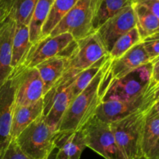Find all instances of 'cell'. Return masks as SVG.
Masks as SVG:
<instances>
[{
  "label": "cell",
  "mask_w": 159,
  "mask_h": 159,
  "mask_svg": "<svg viewBox=\"0 0 159 159\" xmlns=\"http://www.w3.org/2000/svg\"><path fill=\"white\" fill-rule=\"evenodd\" d=\"M111 59L102 65L97 74L81 93L72 98L59 124L57 131H75L81 129L96 115L104 94L111 82L110 65Z\"/></svg>",
  "instance_id": "cell-1"
},
{
  "label": "cell",
  "mask_w": 159,
  "mask_h": 159,
  "mask_svg": "<svg viewBox=\"0 0 159 159\" xmlns=\"http://www.w3.org/2000/svg\"><path fill=\"white\" fill-rule=\"evenodd\" d=\"M108 55V51L96 31L84 38L76 41L75 46L67 57L63 73L43 97L51 96L71 86L82 72Z\"/></svg>",
  "instance_id": "cell-2"
},
{
  "label": "cell",
  "mask_w": 159,
  "mask_h": 159,
  "mask_svg": "<svg viewBox=\"0 0 159 159\" xmlns=\"http://www.w3.org/2000/svg\"><path fill=\"white\" fill-rule=\"evenodd\" d=\"M153 103L154 99L150 100L133 113L110 123L116 143L127 159H134L143 154V129L147 114Z\"/></svg>",
  "instance_id": "cell-3"
},
{
  "label": "cell",
  "mask_w": 159,
  "mask_h": 159,
  "mask_svg": "<svg viewBox=\"0 0 159 159\" xmlns=\"http://www.w3.org/2000/svg\"><path fill=\"white\" fill-rule=\"evenodd\" d=\"M57 133V130L45 123L42 115L25 128L15 140L31 159H43L54 149Z\"/></svg>",
  "instance_id": "cell-4"
},
{
  "label": "cell",
  "mask_w": 159,
  "mask_h": 159,
  "mask_svg": "<svg viewBox=\"0 0 159 159\" xmlns=\"http://www.w3.org/2000/svg\"><path fill=\"white\" fill-rule=\"evenodd\" d=\"M96 1L78 0L50 35L56 36L63 33H70L75 40L78 41L96 32L93 26Z\"/></svg>",
  "instance_id": "cell-5"
},
{
  "label": "cell",
  "mask_w": 159,
  "mask_h": 159,
  "mask_svg": "<svg viewBox=\"0 0 159 159\" xmlns=\"http://www.w3.org/2000/svg\"><path fill=\"white\" fill-rule=\"evenodd\" d=\"M82 129L87 147L105 159H127L116 143L110 123L93 116Z\"/></svg>",
  "instance_id": "cell-6"
},
{
  "label": "cell",
  "mask_w": 159,
  "mask_h": 159,
  "mask_svg": "<svg viewBox=\"0 0 159 159\" xmlns=\"http://www.w3.org/2000/svg\"><path fill=\"white\" fill-rule=\"evenodd\" d=\"M9 79L14 88V104L26 105L43 98L44 85L36 67L19 65L12 70Z\"/></svg>",
  "instance_id": "cell-7"
},
{
  "label": "cell",
  "mask_w": 159,
  "mask_h": 159,
  "mask_svg": "<svg viewBox=\"0 0 159 159\" xmlns=\"http://www.w3.org/2000/svg\"><path fill=\"white\" fill-rule=\"evenodd\" d=\"M76 45V41L70 33L56 36L48 35L32 44L22 65L35 67L43 61L57 55L68 57Z\"/></svg>",
  "instance_id": "cell-8"
},
{
  "label": "cell",
  "mask_w": 159,
  "mask_h": 159,
  "mask_svg": "<svg viewBox=\"0 0 159 159\" xmlns=\"http://www.w3.org/2000/svg\"><path fill=\"white\" fill-rule=\"evenodd\" d=\"M150 76L151 63H148L121 79L111 80L102 101H128L140 96L148 89Z\"/></svg>",
  "instance_id": "cell-9"
},
{
  "label": "cell",
  "mask_w": 159,
  "mask_h": 159,
  "mask_svg": "<svg viewBox=\"0 0 159 159\" xmlns=\"http://www.w3.org/2000/svg\"><path fill=\"white\" fill-rule=\"evenodd\" d=\"M134 27H137V18L132 4L107 20L96 32L109 53L121 36Z\"/></svg>",
  "instance_id": "cell-10"
},
{
  "label": "cell",
  "mask_w": 159,
  "mask_h": 159,
  "mask_svg": "<svg viewBox=\"0 0 159 159\" xmlns=\"http://www.w3.org/2000/svg\"><path fill=\"white\" fill-rule=\"evenodd\" d=\"M152 99H154V92L148 85V89L142 94L134 99L128 101H102L98 107L95 116L106 123H113L133 113Z\"/></svg>",
  "instance_id": "cell-11"
},
{
  "label": "cell",
  "mask_w": 159,
  "mask_h": 159,
  "mask_svg": "<svg viewBox=\"0 0 159 159\" xmlns=\"http://www.w3.org/2000/svg\"><path fill=\"white\" fill-rule=\"evenodd\" d=\"M151 59L141 41L126 51L118 59L111 60L110 75L112 80L124 77L140 67L150 63Z\"/></svg>",
  "instance_id": "cell-12"
},
{
  "label": "cell",
  "mask_w": 159,
  "mask_h": 159,
  "mask_svg": "<svg viewBox=\"0 0 159 159\" xmlns=\"http://www.w3.org/2000/svg\"><path fill=\"white\" fill-rule=\"evenodd\" d=\"M16 22L0 11V87L9 79L12 72V41Z\"/></svg>",
  "instance_id": "cell-13"
},
{
  "label": "cell",
  "mask_w": 159,
  "mask_h": 159,
  "mask_svg": "<svg viewBox=\"0 0 159 159\" xmlns=\"http://www.w3.org/2000/svg\"><path fill=\"white\" fill-rule=\"evenodd\" d=\"M72 98L71 86L51 96L43 97V116L45 123L57 131L61 120Z\"/></svg>",
  "instance_id": "cell-14"
},
{
  "label": "cell",
  "mask_w": 159,
  "mask_h": 159,
  "mask_svg": "<svg viewBox=\"0 0 159 159\" xmlns=\"http://www.w3.org/2000/svg\"><path fill=\"white\" fill-rule=\"evenodd\" d=\"M14 103V88L10 79L0 87V151L12 141L11 124Z\"/></svg>",
  "instance_id": "cell-15"
},
{
  "label": "cell",
  "mask_w": 159,
  "mask_h": 159,
  "mask_svg": "<svg viewBox=\"0 0 159 159\" xmlns=\"http://www.w3.org/2000/svg\"><path fill=\"white\" fill-rule=\"evenodd\" d=\"M54 147L62 159H80L87 147L82 128L75 131H57Z\"/></svg>",
  "instance_id": "cell-16"
},
{
  "label": "cell",
  "mask_w": 159,
  "mask_h": 159,
  "mask_svg": "<svg viewBox=\"0 0 159 159\" xmlns=\"http://www.w3.org/2000/svg\"><path fill=\"white\" fill-rule=\"evenodd\" d=\"M43 100L26 105H19L13 103L11 124V137L15 140L20 132L31 123L43 115Z\"/></svg>",
  "instance_id": "cell-17"
},
{
  "label": "cell",
  "mask_w": 159,
  "mask_h": 159,
  "mask_svg": "<svg viewBox=\"0 0 159 159\" xmlns=\"http://www.w3.org/2000/svg\"><path fill=\"white\" fill-rule=\"evenodd\" d=\"M37 0H1L0 11L16 23L29 25Z\"/></svg>",
  "instance_id": "cell-18"
},
{
  "label": "cell",
  "mask_w": 159,
  "mask_h": 159,
  "mask_svg": "<svg viewBox=\"0 0 159 159\" xmlns=\"http://www.w3.org/2000/svg\"><path fill=\"white\" fill-rule=\"evenodd\" d=\"M66 59L65 56L57 55L46 59L35 66L43 82L44 94L51 90L62 75Z\"/></svg>",
  "instance_id": "cell-19"
},
{
  "label": "cell",
  "mask_w": 159,
  "mask_h": 159,
  "mask_svg": "<svg viewBox=\"0 0 159 159\" xmlns=\"http://www.w3.org/2000/svg\"><path fill=\"white\" fill-rule=\"evenodd\" d=\"M31 45L32 43L30 41L29 26L27 25L16 23L11 61L12 70L23 63Z\"/></svg>",
  "instance_id": "cell-20"
},
{
  "label": "cell",
  "mask_w": 159,
  "mask_h": 159,
  "mask_svg": "<svg viewBox=\"0 0 159 159\" xmlns=\"http://www.w3.org/2000/svg\"><path fill=\"white\" fill-rule=\"evenodd\" d=\"M134 2V0H96L93 20L94 31H97L107 20Z\"/></svg>",
  "instance_id": "cell-21"
},
{
  "label": "cell",
  "mask_w": 159,
  "mask_h": 159,
  "mask_svg": "<svg viewBox=\"0 0 159 159\" xmlns=\"http://www.w3.org/2000/svg\"><path fill=\"white\" fill-rule=\"evenodd\" d=\"M54 2V0H37L28 25L30 41L32 44L41 38L42 27Z\"/></svg>",
  "instance_id": "cell-22"
},
{
  "label": "cell",
  "mask_w": 159,
  "mask_h": 159,
  "mask_svg": "<svg viewBox=\"0 0 159 159\" xmlns=\"http://www.w3.org/2000/svg\"><path fill=\"white\" fill-rule=\"evenodd\" d=\"M133 7L137 18V28L141 40H144L159 31V20L144 6L134 2Z\"/></svg>",
  "instance_id": "cell-23"
},
{
  "label": "cell",
  "mask_w": 159,
  "mask_h": 159,
  "mask_svg": "<svg viewBox=\"0 0 159 159\" xmlns=\"http://www.w3.org/2000/svg\"><path fill=\"white\" fill-rule=\"evenodd\" d=\"M159 138V115L153 108L149 109L144 122L141 138V151L148 156Z\"/></svg>",
  "instance_id": "cell-24"
},
{
  "label": "cell",
  "mask_w": 159,
  "mask_h": 159,
  "mask_svg": "<svg viewBox=\"0 0 159 159\" xmlns=\"http://www.w3.org/2000/svg\"><path fill=\"white\" fill-rule=\"evenodd\" d=\"M78 0H54L44 24L42 27L41 38L50 35L51 31L62 20Z\"/></svg>",
  "instance_id": "cell-25"
},
{
  "label": "cell",
  "mask_w": 159,
  "mask_h": 159,
  "mask_svg": "<svg viewBox=\"0 0 159 159\" xmlns=\"http://www.w3.org/2000/svg\"><path fill=\"white\" fill-rule=\"evenodd\" d=\"M141 41H142V40L138 32V28H133L125 34L121 36L116 41L112 49L109 52V57L111 60L118 59L122 56L126 51H128L130 48Z\"/></svg>",
  "instance_id": "cell-26"
},
{
  "label": "cell",
  "mask_w": 159,
  "mask_h": 159,
  "mask_svg": "<svg viewBox=\"0 0 159 159\" xmlns=\"http://www.w3.org/2000/svg\"><path fill=\"white\" fill-rule=\"evenodd\" d=\"M108 59L109 55L103 58L102 59H101L99 62H98L97 63L95 64L94 65L91 66L90 68L84 70L83 72H82V73L75 78V81L71 85L73 98L75 97L76 95L79 94V93H81V92L89 85V84L92 81V80L96 76V75L97 74L98 72L99 71V70L102 68V65L106 63V62H107Z\"/></svg>",
  "instance_id": "cell-27"
},
{
  "label": "cell",
  "mask_w": 159,
  "mask_h": 159,
  "mask_svg": "<svg viewBox=\"0 0 159 159\" xmlns=\"http://www.w3.org/2000/svg\"><path fill=\"white\" fill-rule=\"evenodd\" d=\"M0 159H31L20 148L15 140H12L5 149L0 151Z\"/></svg>",
  "instance_id": "cell-28"
},
{
  "label": "cell",
  "mask_w": 159,
  "mask_h": 159,
  "mask_svg": "<svg viewBox=\"0 0 159 159\" xmlns=\"http://www.w3.org/2000/svg\"><path fill=\"white\" fill-rule=\"evenodd\" d=\"M142 42L151 62L159 57V39H144Z\"/></svg>",
  "instance_id": "cell-29"
},
{
  "label": "cell",
  "mask_w": 159,
  "mask_h": 159,
  "mask_svg": "<svg viewBox=\"0 0 159 159\" xmlns=\"http://www.w3.org/2000/svg\"><path fill=\"white\" fill-rule=\"evenodd\" d=\"M151 63V76L149 86L154 87L159 83V57L152 61Z\"/></svg>",
  "instance_id": "cell-30"
},
{
  "label": "cell",
  "mask_w": 159,
  "mask_h": 159,
  "mask_svg": "<svg viewBox=\"0 0 159 159\" xmlns=\"http://www.w3.org/2000/svg\"><path fill=\"white\" fill-rule=\"evenodd\" d=\"M147 7L159 20V0H135Z\"/></svg>",
  "instance_id": "cell-31"
},
{
  "label": "cell",
  "mask_w": 159,
  "mask_h": 159,
  "mask_svg": "<svg viewBox=\"0 0 159 159\" xmlns=\"http://www.w3.org/2000/svg\"><path fill=\"white\" fill-rule=\"evenodd\" d=\"M147 157L149 159H159V138Z\"/></svg>",
  "instance_id": "cell-32"
},
{
  "label": "cell",
  "mask_w": 159,
  "mask_h": 159,
  "mask_svg": "<svg viewBox=\"0 0 159 159\" xmlns=\"http://www.w3.org/2000/svg\"><path fill=\"white\" fill-rule=\"evenodd\" d=\"M43 159H62V158L60 156V154H59L58 151H57V149L54 147V149L51 151V153H50L47 157H45Z\"/></svg>",
  "instance_id": "cell-33"
},
{
  "label": "cell",
  "mask_w": 159,
  "mask_h": 159,
  "mask_svg": "<svg viewBox=\"0 0 159 159\" xmlns=\"http://www.w3.org/2000/svg\"><path fill=\"white\" fill-rule=\"evenodd\" d=\"M150 87V86H149ZM152 91L154 92V102L159 100V84H156L154 87H150Z\"/></svg>",
  "instance_id": "cell-34"
},
{
  "label": "cell",
  "mask_w": 159,
  "mask_h": 159,
  "mask_svg": "<svg viewBox=\"0 0 159 159\" xmlns=\"http://www.w3.org/2000/svg\"><path fill=\"white\" fill-rule=\"evenodd\" d=\"M152 108H153L154 110L155 111V112L159 115V100L157 101H155V102L153 103Z\"/></svg>",
  "instance_id": "cell-35"
},
{
  "label": "cell",
  "mask_w": 159,
  "mask_h": 159,
  "mask_svg": "<svg viewBox=\"0 0 159 159\" xmlns=\"http://www.w3.org/2000/svg\"><path fill=\"white\" fill-rule=\"evenodd\" d=\"M145 39H159V31H157V32H155V34H153L152 35L148 37L147 38Z\"/></svg>",
  "instance_id": "cell-36"
},
{
  "label": "cell",
  "mask_w": 159,
  "mask_h": 159,
  "mask_svg": "<svg viewBox=\"0 0 159 159\" xmlns=\"http://www.w3.org/2000/svg\"><path fill=\"white\" fill-rule=\"evenodd\" d=\"M134 159H149V158L147 157V156L144 155V154H141V155H139L138 156V157H134Z\"/></svg>",
  "instance_id": "cell-37"
},
{
  "label": "cell",
  "mask_w": 159,
  "mask_h": 159,
  "mask_svg": "<svg viewBox=\"0 0 159 159\" xmlns=\"http://www.w3.org/2000/svg\"><path fill=\"white\" fill-rule=\"evenodd\" d=\"M159 84V83H158V84Z\"/></svg>",
  "instance_id": "cell-38"
},
{
  "label": "cell",
  "mask_w": 159,
  "mask_h": 159,
  "mask_svg": "<svg viewBox=\"0 0 159 159\" xmlns=\"http://www.w3.org/2000/svg\"><path fill=\"white\" fill-rule=\"evenodd\" d=\"M0 2H1V0H0Z\"/></svg>",
  "instance_id": "cell-39"
},
{
  "label": "cell",
  "mask_w": 159,
  "mask_h": 159,
  "mask_svg": "<svg viewBox=\"0 0 159 159\" xmlns=\"http://www.w3.org/2000/svg\"><path fill=\"white\" fill-rule=\"evenodd\" d=\"M134 1H135V0H134Z\"/></svg>",
  "instance_id": "cell-40"
}]
</instances>
